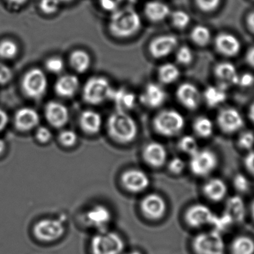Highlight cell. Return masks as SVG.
Returning <instances> with one entry per match:
<instances>
[{
    "label": "cell",
    "instance_id": "cell-4",
    "mask_svg": "<svg viewBox=\"0 0 254 254\" xmlns=\"http://www.w3.org/2000/svg\"><path fill=\"white\" fill-rule=\"evenodd\" d=\"M114 88L105 77L89 78L83 88V99L87 103L99 105L112 99Z\"/></svg>",
    "mask_w": 254,
    "mask_h": 254
},
{
    "label": "cell",
    "instance_id": "cell-54",
    "mask_svg": "<svg viewBox=\"0 0 254 254\" xmlns=\"http://www.w3.org/2000/svg\"><path fill=\"white\" fill-rule=\"evenodd\" d=\"M7 2L14 5H20L24 4L27 0H6Z\"/></svg>",
    "mask_w": 254,
    "mask_h": 254
},
{
    "label": "cell",
    "instance_id": "cell-25",
    "mask_svg": "<svg viewBox=\"0 0 254 254\" xmlns=\"http://www.w3.org/2000/svg\"><path fill=\"white\" fill-rule=\"evenodd\" d=\"M80 81L78 77L73 75L61 76L55 84V90L59 96L64 98H71L75 96L78 90Z\"/></svg>",
    "mask_w": 254,
    "mask_h": 254
},
{
    "label": "cell",
    "instance_id": "cell-11",
    "mask_svg": "<svg viewBox=\"0 0 254 254\" xmlns=\"http://www.w3.org/2000/svg\"><path fill=\"white\" fill-rule=\"evenodd\" d=\"M215 215L210 208L203 203L191 205L186 211L185 221L194 228L204 227L213 223Z\"/></svg>",
    "mask_w": 254,
    "mask_h": 254
},
{
    "label": "cell",
    "instance_id": "cell-23",
    "mask_svg": "<svg viewBox=\"0 0 254 254\" xmlns=\"http://www.w3.org/2000/svg\"><path fill=\"white\" fill-rule=\"evenodd\" d=\"M144 13L148 20L153 23H159L166 20L171 14V10L169 5L165 2L152 0L145 4L144 7Z\"/></svg>",
    "mask_w": 254,
    "mask_h": 254
},
{
    "label": "cell",
    "instance_id": "cell-21",
    "mask_svg": "<svg viewBox=\"0 0 254 254\" xmlns=\"http://www.w3.org/2000/svg\"><path fill=\"white\" fill-rule=\"evenodd\" d=\"M215 78L220 82V86L225 87L230 85H238L239 74L236 66L230 62H221L214 68Z\"/></svg>",
    "mask_w": 254,
    "mask_h": 254
},
{
    "label": "cell",
    "instance_id": "cell-55",
    "mask_svg": "<svg viewBox=\"0 0 254 254\" xmlns=\"http://www.w3.org/2000/svg\"><path fill=\"white\" fill-rule=\"evenodd\" d=\"M248 117H249L250 120L254 123V103L252 104L251 108H250Z\"/></svg>",
    "mask_w": 254,
    "mask_h": 254
},
{
    "label": "cell",
    "instance_id": "cell-31",
    "mask_svg": "<svg viewBox=\"0 0 254 254\" xmlns=\"http://www.w3.org/2000/svg\"><path fill=\"white\" fill-rule=\"evenodd\" d=\"M179 69L173 64L166 63L161 65L157 71V75L160 82L164 84H170L175 82L180 77Z\"/></svg>",
    "mask_w": 254,
    "mask_h": 254
},
{
    "label": "cell",
    "instance_id": "cell-27",
    "mask_svg": "<svg viewBox=\"0 0 254 254\" xmlns=\"http://www.w3.org/2000/svg\"><path fill=\"white\" fill-rule=\"evenodd\" d=\"M227 184L219 178H212L203 185V191L205 196L212 201H221L227 194Z\"/></svg>",
    "mask_w": 254,
    "mask_h": 254
},
{
    "label": "cell",
    "instance_id": "cell-43",
    "mask_svg": "<svg viewBox=\"0 0 254 254\" xmlns=\"http://www.w3.org/2000/svg\"><path fill=\"white\" fill-rule=\"evenodd\" d=\"M59 0H41L40 8L45 14H53L59 10Z\"/></svg>",
    "mask_w": 254,
    "mask_h": 254
},
{
    "label": "cell",
    "instance_id": "cell-8",
    "mask_svg": "<svg viewBox=\"0 0 254 254\" xmlns=\"http://www.w3.org/2000/svg\"><path fill=\"white\" fill-rule=\"evenodd\" d=\"M218 163L216 154L211 150L199 149L190 156V170L197 177L210 175L216 169Z\"/></svg>",
    "mask_w": 254,
    "mask_h": 254
},
{
    "label": "cell",
    "instance_id": "cell-52",
    "mask_svg": "<svg viewBox=\"0 0 254 254\" xmlns=\"http://www.w3.org/2000/svg\"><path fill=\"white\" fill-rule=\"evenodd\" d=\"M246 23L249 30L254 34V11L248 14L246 19Z\"/></svg>",
    "mask_w": 254,
    "mask_h": 254
},
{
    "label": "cell",
    "instance_id": "cell-28",
    "mask_svg": "<svg viewBox=\"0 0 254 254\" xmlns=\"http://www.w3.org/2000/svg\"><path fill=\"white\" fill-rule=\"evenodd\" d=\"M225 87L222 86H208L203 93L205 102L209 108H215L227 99Z\"/></svg>",
    "mask_w": 254,
    "mask_h": 254
},
{
    "label": "cell",
    "instance_id": "cell-45",
    "mask_svg": "<svg viewBox=\"0 0 254 254\" xmlns=\"http://www.w3.org/2000/svg\"><path fill=\"white\" fill-rule=\"evenodd\" d=\"M13 74L11 69L5 64L0 62V85H5L11 81Z\"/></svg>",
    "mask_w": 254,
    "mask_h": 254
},
{
    "label": "cell",
    "instance_id": "cell-46",
    "mask_svg": "<svg viewBox=\"0 0 254 254\" xmlns=\"http://www.w3.org/2000/svg\"><path fill=\"white\" fill-rule=\"evenodd\" d=\"M35 136L37 140L41 143H47L52 139V132L47 127L41 126L37 129Z\"/></svg>",
    "mask_w": 254,
    "mask_h": 254
},
{
    "label": "cell",
    "instance_id": "cell-20",
    "mask_svg": "<svg viewBox=\"0 0 254 254\" xmlns=\"http://www.w3.org/2000/svg\"><path fill=\"white\" fill-rule=\"evenodd\" d=\"M167 151L163 144L151 142L144 147L142 157L147 164L151 167L160 168L167 160Z\"/></svg>",
    "mask_w": 254,
    "mask_h": 254
},
{
    "label": "cell",
    "instance_id": "cell-35",
    "mask_svg": "<svg viewBox=\"0 0 254 254\" xmlns=\"http://www.w3.org/2000/svg\"><path fill=\"white\" fill-rule=\"evenodd\" d=\"M18 46L12 40L5 39L0 42V58L12 59L18 53Z\"/></svg>",
    "mask_w": 254,
    "mask_h": 254
},
{
    "label": "cell",
    "instance_id": "cell-6",
    "mask_svg": "<svg viewBox=\"0 0 254 254\" xmlns=\"http://www.w3.org/2000/svg\"><path fill=\"white\" fill-rule=\"evenodd\" d=\"M22 90L27 97L39 99L45 95L48 87V79L44 71L32 68L26 72L22 79Z\"/></svg>",
    "mask_w": 254,
    "mask_h": 254
},
{
    "label": "cell",
    "instance_id": "cell-39",
    "mask_svg": "<svg viewBox=\"0 0 254 254\" xmlns=\"http://www.w3.org/2000/svg\"><path fill=\"white\" fill-rule=\"evenodd\" d=\"M45 66L49 72L52 73L59 74L63 71L64 67V63L62 58L58 56H53L47 59L45 63Z\"/></svg>",
    "mask_w": 254,
    "mask_h": 254
},
{
    "label": "cell",
    "instance_id": "cell-10",
    "mask_svg": "<svg viewBox=\"0 0 254 254\" xmlns=\"http://www.w3.org/2000/svg\"><path fill=\"white\" fill-rule=\"evenodd\" d=\"M112 213L105 205L96 204L89 208L84 215V222L99 231L107 230L112 221Z\"/></svg>",
    "mask_w": 254,
    "mask_h": 254
},
{
    "label": "cell",
    "instance_id": "cell-15",
    "mask_svg": "<svg viewBox=\"0 0 254 254\" xmlns=\"http://www.w3.org/2000/svg\"><path fill=\"white\" fill-rule=\"evenodd\" d=\"M178 38L172 35H163L154 38L148 46V51L154 59L169 56L178 47Z\"/></svg>",
    "mask_w": 254,
    "mask_h": 254
},
{
    "label": "cell",
    "instance_id": "cell-53",
    "mask_svg": "<svg viewBox=\"0 0 254 254\" xmlns=\"http://www.w3.org/2000/svg\"><path fill=\"white\" fill-rule=\"evenodd\" d=\"M246 62L250 66L254 68V47H251L247 53Z\"/></svg>",
    "mask_w": 254,
    "mask_h": 254
},
{
    "label": "cell",
    "instance_id": "cell-34",
    "mask_svg": "<svg viewBox=\"0 0 254 254\" xmlns=\"http://www.w3.org/2000/svg\"><path fill=\"white\" fill-rule=\"evenodd\" d=\"M191 41L199 47H206L210 42L212 35L206 26L197 25L191 29L190 33Z\"/></svg>",
    "mask_w": 254,
    "mask_h": 254
},
{
    "label": "cell",
    "instance_id": "cell-26",
    "mask_svg": "<svg viewBox=\"0 0 254 254\" xmlns=\"http://www.w3.org/2000/svg\"><path fill=\"white\" fill-rule=\"evenodd\" d=\"M79 124L85 133L90 135L96 134L100 131L102 127V117L96 111L86 110L80 116Z\"/></svg>",
    "mask_w": 254,
    "mask_h": 254
},
{
    "label": "cell",
    "instance_id": "cell-56",
    "mask_svg": "<svg viewBox=\"0 0 254 254\" xmlns=\"http://www.w3.org/2000/svg\"><path fill=\"white\" fill-rule=\"evenodd\" d=\"M5 150V143L3 139H0V155L4 152Z\"/></svg>",
    "mask_w": 254,
    "mask_h": 254
},
{
    "label": "cell",
    "instance_id": "cell-5",
    "mask_svg": "<svg viewBox=\"0 0 254 254\" xmlns=\"http://www.w3.org/2000/svg\"><path fill=\"white\" fill-rule=\"evenodd\" d=\"M125 247L126 244L121 236L108 230L96 233L90 242L93 254H122Z\"/></svg>",
    "mask_w": 254,
    "mask_h": 254
},
{
    "label": "cell",
    "instance_id": "cell-42",
    "mask_svg": "<svg viewBox=\"0 0 254 254\" xmlns=\"http://www.w3.org/2000/svg\"><path fill=\"white\" fill-rule=\"evenodd\" d=\"M221 0H195L199 10L205 13L212 12L219 7Z\"/></svg>",
    "mask_w": 254,
    "mask_h": 254
},
{
    "label": "cell",
    "instance_id": "cell-2",
    "mask_svg": "<svg viewBox=\"0 0 254 254\" xmlns=\"http://www.w3.org/2000/svg\"><path fill=\"white\" fill-rule=\"evenodd\" d=\"M110 137L120 144L133 142L138 135V126L127 112L117 111L110 116L107 123Z\"/></svg>",
    "mask_w": 254,
    "mask_h": 254
},
{
    "label": "cell",
    "instance_id": "cell-29",
    "mask_svg": "<svg viewBox=\"0 0 254 254\" xmlns=\"http://www.w3.org/2000/svg\"><path fill=\"white\" fill-rule=\"evenodd\" d=\"M69 64L74 70L78 73H84L90 68L91 59L87 52L82 50H77L71 53Z\"/></svg>",
    "mask_w": 254,
    "mask_h": 254
},
{
    "label": "cell",
    "instance_id": "cell-32",
    "mask_svg": "<svg viewBox=\"0 0 254 254\" xmlns=\"http://www.w3.org/2000/svg\"><path fill=\"white\" fill-rule=\"evenodd\" d=\"M193 130L199 137H210L213 133V123L208 117L200 116L196 118L193 123Z\"/></svg>",
    "mask_w": 254,
    "mask_h": 254
},
{
    "label": "cell",
    "instance_id": "cell-47",
    "mask_svg": "<svg viewBox=\"0 0 254 254\" xmlns=\"http://www.w3.org/2000/svg\"><path fill=\"white\" fill-rule=\"evenodd\" d=\"M234 186L238 191L245 192L250 188V182L246 177L242 175H238L234 178Z\"/></svg>",
    "mask_w": 254,
    "mask_h": 254
},
{
    "label": "cell",
    "instance_id": "cell-58",
    "mask_svg": "<svg viewBox=\"0 0 254 254\" xmlns=\"http://www.w3.org/2000/svg\"><path fill=\"white\" fill-rule=\"evenodd\" d=\"M251 211H252L253 217L254 218V201L253 202L252 206H251Z\"/></svg>",
    "mask_w": 254,
    "mask_h": 254
},
{
    "label": "cell",
    "instance_id": "cell-41",
    "mask_svg": "<svg viewBox=\"0 0 254 254\" xmlns=\"http://www.w3.org/2000/svg\"><path fill=\"white\" fill-rule=\"evenodd\" d=\"M59 140L64 146L72 147L76 143L78 136L73 130H64L59 134Z\"/></svg>",
    "mask_w": 254,
    "mask_h": 254
},
{
    "label": "cell",
    "instance_id": "cell-57",
    "mask_svg": "<svg viewBox=\"0 0 254 254\" xmlns=\"http://www.w3.org/2000/svg\"><path fill=\"white\" fill-rule=\"evenodd\" d=\"M142 254L140 252H139V251H131V252L127 253V254Z\"/></svg>",
    "mask_w": 254,
    "mask_h": 254
},
{
    "label": "cell",
    "instance_id": "cell-13",
    "mask_svg": "<svg viewBox=\"0 0 254 254\" xmlns=\"http://www.w3.org/2000/svg\"><path fill=\"white\" fill-rule=\"evenodd\" d=\"M123 187L132 193L142 192L150 185V178L144 171L131 169L123 172L121 176Z\"/></svg>",
    "mask_w": 254,
    "mask_h": 254
},
{
    "label": "cell",
    "instance_id": "cell-59",
    "mask_svg": "<svg viewBox=\"0 0 254 254\" xmlns=\"http://www.w3.org/2000/svg\"><path fill=\"white\" fill-rule=\"evenodd\" d=\"M59 1H60V2H70V1H72V0H59Z\"/></svg>",
    "mask_w": 254,
    "mask_h": 254
},
{
    "label": "cell",
    "instance_id": "cell-60",
    "mask_svg": "<svg viewBox=\"0 0 254 254\" xmlns=\"http://www.w3.org/2000/svg\"><path fill=\"white\" fill-rule=\"evenodd\" d=\"M129 1H130V2H136V1H137V0H129Z\"/></svg>",
    "mask_w": 254,
    "mask_h": 254
},
{
    "label": "cell",
    "instance_id": "cell-44",
    "mask_svg": "<svg viewBox=\"0 0 254 254\" xmlns=\"http://www.w3.org/2000/svg\"><path fill=\"white\" fill-rule=\"evenodd\" d=\"M169 171L175 175H180L184 172L186 167V163L181 157H174L169 161Z\"/></svg>",
    "mask_w": 254,
    "mask_h": 254
},
{
    "label": "cell",
    "instance_id": "cell-30",
    "mask_svg": "<svg viewBox=\"0 0 254 254\" xmlns=\"http://www.w3.org/2000/svg\"><path fill=\"white\" fill-rule=\"evenodd\" d=\"M233 254H254V240L248 236L235 238L230 246Z\"/></svg>",
    "mask_w": 254,
    "mask_h": 254
},
{
    "label": "cell",
    "instance_id": "cell-22",
    "mask_svg": "<svg viewBox=\"0 0 254 254\" xmlns=\"http://www.w3.org/2000/svg\"><path fill=\"white\" fill-rule=\"evenodd\" d=\"M40 116L35 110L23 108L14 115V126L21 131H29L39 125Z\"/></svg>",
    "mask_w": 254,
    "mask_h": 254
},
{
    "label": "cell",
    "instance_id": "cell-17",
    "mask_svg": "<svg viewBox=\"0 0 254 254\" xmlns=\"http://www.w3.org/2000/svg\"><path fill=\"white\" fill-rule=\"evenodd\" d=\"M167 99V94L164 89L155 83L147 84L139 97L142 105L149 108H158L161 107Z\"/></svg>",
    "mask_w": 254,
    "mask_h": 254
},
{
    "label": "cell",
    "instance_id": "cell-49",
    "mask_svg": "<svg viewBox=\"0 0 254 254\" xmlns=\"http://www.w3.org/2000/svg\"><path fill=\"white\" fill-rule=\"evenodd\" d=\"M254 83V76L252 74L246 72V73L241 74V75H239L238 85L240 86V87H251Z\"/></svg>",
    "mask_w": 254,
    "mask_h": 254
},
{
    "label": "cell",
    "instance_id": "cell-33",
    "mask_svg": "<svg viewBox=\"0 0 254 254\" xmlns=\"http://www.w3.org/2000/svg\"><path fill=\"white\" fill-rule=\"evenodd\" d=\"M245 209L243 200L239 197H232L227 205V215L232 221H240L245 217Z\"/></svg>",
    "mask_w": 254,
    "mask_h": 254
},
{
    "label": "cell",
    "instance_id": "cell-14",
    "mask_svg": "<svg viewBox=\"0 0 254 254\" xmlns=\"http://www.w3.org/2000/svg\"><path fill=\"white\" fill-rule=\"evenodd\" d=\"M217 124L224 133L231 134L242 128L243 117L235 108H224L217 115Z\"/></svg>",
    "mask_w": 254,
    "mask_h": 254
},
{
    "label": "cell",
    "instance_id": "cell-19",
    "mask_svg": "<svg viewBox=\"0 0 254 254\" xmlns=\"http://www.w3.org/2000/svg\"><path fill=\"white\" fill-rule=\"evenodd\" d=\"M215 47L219 54L225 57H234L240 52L241 44L235 35L221 32L215 37Z\"/></svg>",
    "mask_w": 254,
    "mask_h": 254
},
{
    "label": "cell",
    "instance_id": "cell-40",
    "mask_svg": "<svg viewBox=\"0 0 254 254\" xmlns=\"http://www.w3.org/2000/svg\"><path fill=\"white\" fill-rule=\"evenodd\" d=\"M238 145L244 150H251L254 146V133L252 131L243 132L238 138Z\"/></svg>",
    "mask_w": 254,
    "mask_h": 254
},
{
    "label": "cell",
    "instance_id": "cell-9",
    "mask_svg": "<svg viewBox=\"0 0 254 254\" xmlns=\"http://www.w3.org/2000/svg\"><path fill=\"white\" fill-rule=\"evenodd\" d=\"M64 233L65 227L63 222L57 218L41 220L34 227L35 237L42 242H54L60 239Z\"/></svg>",
    "mask_w": 254,
    "mask_h": 254
},
{
    "label": "cell",
    "instance_id": "cell-16",
    "mask_svg": "<svg viewBox=\"0 0 254 254\" xmlns=\"http://www.w3.org/2000/svg\"><path fill=\"white\" fill-rule=\"evenodd\" d=\"M178 102L189 111H194L201 102V94L197 87L191 83L181 84L176 90Z\"/></svg>",
    "mask_w": 254,
    "mask_h": 254
},
{
    "label": "cell",
    "instance_id": "cell-38",
    "mask_svg": "<svg viewBox=\"0 0 254 254\" xmlns=\"http://www.w3.org/2000/svg\"><path fill=\"white\" fill-rule=\"evenodd\" d=\"M176 60L178 63L184 66L190 64L193 60V53L191 49L187 46L180 47L176 53Z\"/></svg>",
    "mask_w": 254,
    "mask_h": 254
},
{
    "label": "cell",
    "instance_id": "cell-37",
    "mask_svg": "<svg viewBox=\"0 0 254 254\" xmlns=\"http://www.w3.org/2000/svg\"><path fill=\"white\" fill-rule=\"evenodd\" d=\"M170 16L172 25L180 30L186 29L191 21L190 16L185 11L181 10L174 11Z\"/></svg>",
    "mask_w": 254,
    "mask_h": 254
},
{
    "label": "cell",
    "instance_id": "cell-3",
    "mask_svg": "<svg viewBox=\"0 0 254 254\" xmlns=\"http://www.w3.org/2000/svg\"><path fill=\"white\" fill-rule=\"evenodd\" d=\"M185 124L184 116L172 109L163 110L159 112L154 117L152 123L154 130L166 137H172L181 133Z\"/></svg>",
    "mask_w": 254,
    "mask_h": 254
},
{
    "label": "cell",
    "instance_id": "cell-12",
    "mask_svg": "<svg viewBox=\"0 0 254 254\" xmlns=\"http://www.w3.org/2000/svg\"><path fill=\"white\" fill-rule=\"evenodd\" d=\"M140 209L148 219L159 220L166 214L167 204L161 195L151 193L145 195L141 200Z\"/></svg>",
    "mask_w": 254,
    "mask_h": 254
},
{
    "label": "cell",
    "instance_id": "cell-18",
    "mask_svg": "<svg viewBox=\"0 0 254 254\" xmlns=\"http://www.w3.org/2000/svg\"><path fill=\"white\" fill-rule=\"evenodd\" d=\"M45 117L53 127L60 128L69 121V111L63 104L52 101L46 105Z\"/></svg>",
    "mask_w": 254,
    "mask_h": 254
},
{
    "label": "cell",
    "instance_id": "cell-48",
    "mask_svg": "<svg viewBox=\"0 0 254 254\" xmlns=\"http://www.w3.org/2000/svg\"><path fill=\"white\" fill-rule=\"evenodd\" d=\"M123 1V0H99V3L105 11L114 12L119 9V7Z\"/></svg>",
    "mask_w": 254,
    "mask_h": 254
},
{
    "label": "cell",
    "instance_id": "cell-7",
    "mask_svg": "<svg viewBox=\"0 0 254 254\" xmlns=\"http://www.w3.org/2000/svg\"><path fill=\"white\" fill-rule=\"evenodd\" d=\"M192 248L196 254H224L225 244L219 233L207 232L193 239Z\"/></svg>",
    "mask_w": 254,
    "mask_h": 254
},
{
    "label": "cell",
    "instance_id": "cell-51",
    "mask_svg": "<svg viewBox=\"0 0 254 254\" xmlns=\"http://www.w3.org/2000/svg\"><path fill=\"white\" fill-rule=\"evenodd\" d=\"M8 116L4 110L0 109V132L2 131L8 123Z\"/></svg>",
    "mask_w": 254,
    "mask_h": 254
},
{
    "label": "cell",
    "instance_id": "cell-50",
    "mask_svg": "<svg viewBox=\"0 0 254 254\" xmlns=\"http://www.w3.org/2000/svg\"><path fill=\"white\" fill-rule=\"evenodd\" d=\"M245 167L254 175V151H251L247 154L245 158Z\"/></svg>",
    "mask_w": 254,
    "mask_h": 254
},
{
    "label": "cell",
    "instance_id": "cell-1",
    "mask_svg": "<svg viewBox=\"0 0 254 254\" xmlns=\"http://www.w3.org/2000/svg\"><path fill=\"white\" fill-rule=\"evenodd\" d=\"M142 27V20L133 8L117 9L113 12L108 23V29L113 36L126 39L136 35Z\"/></svg>",
    "mask_w": 254,
    "mask_h": 254
},
{
    "label": "cell",
    "instance_id": "cell-36",
    "mask_svg": "<svg viewBox=\"0 0 254 254\" xmlns=\"http://www.w3.org/2000/svg\"><path fill=\"white\" fill-rule=\"evenodd\" d=\"M178 148L182 152L191 156L198 151V144L197 140L190 135H186L181 138L178 142Z\"/></svg>",
    "mask_w": 254,
    "mask_h": 254
},
{
    "label": "cell",
    "instance_id": "cell-24",
    "mask_svg": "<svg viewBox=\"0 0 254 254\" xmlns=\"http://www.w3.org/2000/svg\"><path fill=\"white\" fill-rule=\"evenodd\" d=\"M111 100L115 104L117 111L127 112L136 105V96L133 92L125 87H120L114 89Z\"/></svg>",
    "mask_w": 254,
    "mask_h": 254
}]
</instances>
